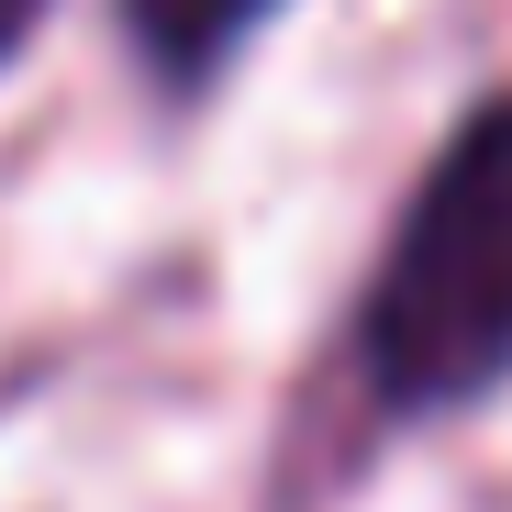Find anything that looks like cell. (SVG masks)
Instances as JSON below:
<instances>
[{
    "label": "cell",
    "mask_w": 512,
    "mask_h": 512,
    "mask_svg": "<svg viewBox=\"0 0 512 512\" xmlns=\"http://www.w3.org/2000/svg\"><path fill=\"white\" fill-rule=\"evenodd\" d=\"M45 12H56V0H0V67L34 45V23H45Z\"/></svg>",
    "instance_id": "cell-3"
},
{
    "label": "cell",
    "mask_w": 512,
    "mask_h": 512,
    "mask_svg": "<svg viewBox=\"0 0 512 512\" xmlns=\"http://www.w3.org/2000/svg\"><path fill=\"white\" fill-rule=\"evenodd\" d=\"M357 357L401 412H446L512 368V101H479L412 190L357 312Z\"/></svg>",
    "instance_id": "cell-1"
},
{
    "label": "cell",
    "mask_w": 512,
    "mask_h": 512,
    "mask_svg": "<svg viewBox=\"0 0 512 512\" xmlns=\"http://www.w3.org/2000/svg\"><path fill=\"white\" fill-rule=\"evenodd\" d=\"M123 12H134V34H145V56L167 78H212L279 0H123Z\"/></svg>",
    "instance_id": "cell-2"
}]
</instances>
